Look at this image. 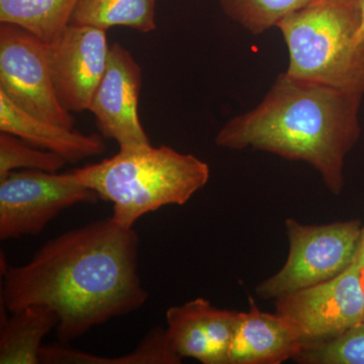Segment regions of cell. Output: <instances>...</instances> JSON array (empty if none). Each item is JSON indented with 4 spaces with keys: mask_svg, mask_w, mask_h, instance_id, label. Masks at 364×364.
I'll return each instance as SVG.
<instances>
[{
    "mask_svg": "<svg viewBox=\"0 0 364 364\" xmlns=\"http://www.w3.org/2000/svg\"><path fill=\"white\" fill-rule=\"evenodd\" d=\"M363 142H364V136H363Z\"/></svg>",
    "mask_w": 364,
    "mask_h": 364,
    "instance_id": "obj_24",
    "label": "cell"
},
{
    "mask_svg": "<svg viewBox=\"0 0 364 364\" xmlns=\"http://www.w3.org/2000/svg\"><path fill=\"white\" fill-rule=\"evenodd\" d=\"M79 0H0V21L14 23L53 42L70 25Z\"/></svg>",
    "mask_w": 364,
    "mask_h": 364,
    "instance_id": "obj_17",
    "label": "cell"
},
{
    "mask_svg": "<svg viewBox=\"0 0 364 364\" xmlns=\"http://www.w3.org/2000/svg\"><path fill=\"white\" fill-rule=\"evenodd\" d=\"M361 23L363 0H312L282 18L287 75L364 95Z\"/></svg>",
    "mask_w": 364,
    "mask_h": 364,
    "instance_id": "obj_4",
    "label": "cell"
},
{
    "mask_svg": "<svg viewBox=\"0 0 364 364\" xmlns=\"http://www.w3.org/2000/svg\"><path fill=\"white\" fill-rule=\"evenodd\" d=\"M41 363L46 364H179L182 359L170 344L166 328L156 327L131 353L119 358H105L75 350L64 344L44 345Z\"/></svg>",
    "mask_w": 364,
    "mask_h": 364,
    "instance_id": "obj_15",
    "label": "cell"
},
{
    "mask_svg": "<svg viewBox=\"0 0 364 364\" xmlns=\"http://www.w3.org/2000/svg\"><path fill=\"white\" fill-rule=\"evenodd\" d=\"M67 163L51 151L35 149L18 136L0 133V178L16 169H35L57 172Z\"/></svg>",
    "mask_w": 364,
    "mask_h": 364,
    "instance_id": "obj_20",
    "label": "cell"
},
{
    "mask_svg": "<svg viewBox=\"0 0 364 364\" xmlns=\"http://www.w3.org/2000/svg\"><path fill=\"white\" fill-rule=\"evenodd\" d=\"M289 251L284 267L255 289L261 299H277L334 279L355 257L363 224L349 220L323 225L286 220Z\"/></svg>",
    "mask_w": 364,
    "mask_h": 364,
    "instance_id": "obj_5",
    "label": "cell"
},
{
    "mask_svg": "<svg viewBox=\"0 0 364 364\" xmlns=\"http://www.w3.org/2000/svg\"><path fill=\"white\" fill-rule=\"evenodd\" d=\"M0 131L18 136L31 145L51 151L67 162L76 163L102 154L105 145L102 136L85 135L43 121L28 114L0 91Z\"/></svg>",
    "mask_w": 364,
    "mask_h": 364,
    "instance_id": "obj_13",
    "label": "cell"
},
{
    "mask_svg": "<svg viewBox=\"0 0 364 364\" xmlns=\"http://www.w3.org/2000/svg\"><path fill=\"white\" fill-rule=\"evenodd\" d=\"M358 259L360 261L361 267L364 269V226H363V231H361L360 240H359V245L358 248Z\"/></svg>",
    "mask_w": 364,
    "mask_h": 364,
    "instance_id": "obj_21",
    "label": "cell"
},
{
    "mask_svg": "<svg viewBox=\"0 0 364 364\" xmlns=\"http://www.w3.org/2000/svg\"><path fill=\"white\" fill-rule=\"evenodd\" d=\"M139 237L112 218L48 241L21 267L4 265L1 304L11 313L44 305L59 316L60 343L134 312L148 299L138 270Z\"/></svg>",
    "mask_w": 364,
    "mask_h": 364,
    "instance_id": "obj_1",
    "label": "cell"
},
{
    "mask_svg": "<svg viewBox=\"0 0 364 364\" xmlns=\"http://www.w3.org/2000/svg\"><path fill=\"white\" fill-rule=\"evenodd\" d=\"M228 18L252 35L258 36L279 25L289 14L312 0H218Z\"/></svg>",
    "mask_w": 364,
    "mask_h": 364,
    "instance_id": "obj_18",
    "label": "cell"
},
{
    "mask_svg": "<svg viewBox=\"0 0 364 364\" xmlns=\"http://www.w3.org/2000/svg\"><path fill=\"white\" fill-rule=\"evenodd\" d=\"M277 313L301 333L305 347L336 338L364 322V277L358 251L334 279L275 299Z\"/></svg>",
    "mask_w": 364,
    "mask_h": 364,
    "instance_id": "obj_8",
    "label": "cell"
},
{
    "mask_svg": "<svg viewBox=\"0 0 364 364\" xmlns=\"http://www.w3.org/2000/svg\"><path fill=\"white\" fill-rule=\"evenodd\" d=\"M294 360L301 364H364V322L336 338L308 345Z\"/></svg>",
    "mask_w": 364,
    "mask_h": 364,
    "instance_id": "obj_19",
    "label": "cell"
},
{
    "mask_svg": "<svg viewBox=\"0 0 364 364\" xmlns=\"http://www.w3.org/2000/svg\"><path fill=\"white\" fill-rule=\"evenodd\" d=\"M1 316L0 364H39L43 339L56 329L59 316L50 306L31 305Z\"/></svg>",
    "mask_w": 364,
    "mask_h": 364,
    "instance_id": "obj_14",
    "label": "cell"
},
{
    "mask_svg": "<svg viewBox=\"0 0 364 364\" xmlns=\"http://www.w3.org/2000/svg\"><path fill=\"white\" fill-rule=\"evenodd\" d=\"M250 308L239 312L229 352V364H282L305 348L301 333L291 320L262 312L252 298Z\"/></svg>",
    "mask_w": 364,
    "mask_h": 364,
    "instance_id": "obj_12",
    "label": "cell"
},
{
    "mask_svg": "<svg viewBox=\"0 0 364 364\" xmlns=\"http://www.w3.org/2000/svg\"><path fill=\"white\" fill-rule=\"evenodd\" d=\"M107 31L69 25L47 44L48 62L60 102L68 112L90 111L109 60Z\"/></svg>",
    "mask_w": 364,
    "mask_h": 364,
    "instance_id": "obj_9",
    "label": "cell"
},
{
    "mask_svg": "<svg viewBox=\"0 0 364 364\" xmlns=\"http://www.w3.org/2000/svg\"><path fill=\"white\" fill-rule=\"evenodd\" d=\"M98 196L78 181L74 171H11L0 178V239L39 235L66 208L97 202Z\"/></svg>",
    "mask_w": 364,
    "mask_h": 364,
    "instance_id": "obj_6",
    "label": "cell"
},
{
    "mask_svg": "<svg viewBox=\"0 0 364 364\" xmlns=\"http://www.w3.org/2000/svg\"><path fill=\"white\" fill-rule=\"evenodd\" d=\"M358 40L359 43L364 42V0H363V23H361L360 28H359Z\"/></svg>",
    "mask_w": 364,
    "mask_h": 364,
    "instance_id": "obj_22",
    "label": "cell"
},
{
    "mask_svg": "<svg viewBox=\"0 0 364 364\" xmlns=\"http://www.w3.org/2000/svg\"><path fill=\"white\" fill-rule=\"evenodd\" d=\"M0 91L28 114L73 129L74 117L55 90L47 44L14 23L0 26Z\"/></svg>",
    "mask_w": 364,
    "mask_h": 364,
    "instance_id": "obj_7",
    "label": "cell"
},
{
    "mask_svg": "<svg viewBox=\"0 0 364 364\" xmlns=\"http://www.w3.org/2000/svg\"><path fill=\"white\" fill-rule=\"evenodd\" d=\"M78 181L114 205V221L126 229L166 205H186L210 179V166L168 146L119 149L111 158L73 170Z\"/></svg>",
    "mask_w": 364,
    "mask_h": 364,
    "instance_id": "obj_3",
    "label": "cell"
},
{
    "mask_svg": "<svg viewBox=\"0 0 364 364\" xmlns=\"http://www.w3.org/2000/svg\"><path fill=\"white\" fill-rule=\"evenodd\" d=\"M142 81V68L131 52L119 43L112 44L90 111L102 135L116 141L119 149L151 145L138 114Z\"/></svg>",
    "mask_w": 364,
    "mask_h": 364,
    "instance_id": "obj_10",
    "label": "cell"
},
{
    "mask_svg": "<svg viewBox=\"0 0 364 364\" xmlns=\"http://www.w3.org/2000/svg\"><path fill=\"white\" fill-rule=\"evenodd\" d=\"M363 100V95L282 72L262 102L225 124L215 143L225 149L265 151L308 163L338 196L345 184V159L360 139Z\"/></svg>",
    "mask_w": 364,
    "mask_h": 364,
    "instance_id": "obj_2",
    "label": "cell"
},
{
    "mask_svg": "<svg viewBox=\"0 0 364 364\" xmlns=\"http://www.w3.org/2000/svg\"><path fill=\"white\" fill-rule=\"evenodd\" d=\"M157 0H79L70 25L95 26L107 31L127 26L139 32L151 33L157 28Z\"/></svg>",
    "mask_w": 364,
    "mask_h": 364,
    "instance_id": "obj_16",
    "label": "cell"
},
{
    "mask_svg": "<svg viewBox=\"0 0 364 364\" xmlns=\"http://www.w3.org/2000/svg\"><path fill=\"white\" fill-rule=\"evenodd\" d=\"M363 277H364V269H363Z\"/></svg>",
    "mask_w": 364,
    "mask_h": 364,
    "instance_id": "obj_23",
    "label": "cell"
},
{
    "mask_svg": "<svg viewBox=\"0 0 364 364\" xmlns=\"http://www.w3.org/2000/svg\"><path fill=\"white\" fill-rule=\"evenodd\" d=\"M239 312L215 308L198 298L166 312L170 344L179 358L203 364H229V352Z\"/></svg>",
    "mask_w": 364,
    "mask_h": 364,
    "instance_id": "obj_11",
    "label": "cell"
}]
</instances>
